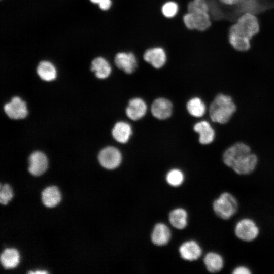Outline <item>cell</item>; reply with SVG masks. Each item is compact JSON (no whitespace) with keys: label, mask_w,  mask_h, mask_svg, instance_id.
<instances>
[{"label":"cell","mask_w":274,"mask_h":274,"mask_svg":"<svg viewBox=\"0 0 274 274\" xmlns=\"http://www.w3.org/2000/svg\"><path fill=\"white\" fill-rule=\"evenodd\" d=\"M224 164L236 175L248 176L256 169L258 157L247 144L238 141L227 147L222 154Z\"/></svg>","instance_id":"cell-1"},{"label":"cell","mask_w":274,"mask_h":274,"mask_svg":"<svg viewBox=\"0 0 274 274\" xmlns=\"http://www.w3.org/2000/svg\"><path fill=\"white\" fill-rule=\"evenodd\" d=\"M260 29L257 16L251 13L240 15L229 30L228 39L232 47L239 51H246L251 47V41Z\"/></svg>","instance_id":"cell-2"},{"label":"cell","mask_w":274,"mask_h":274,"mask_svg":"<svg viewBox=\"0 0 274 274\" xmlns=\"http://www.w3.org/2000/svg\"><path fill=\"white\" fill-rule=\"evenodd\" d=\"M182 21L189 30L204 31L212 23L207 0H190L187 4V12L182 16Z\"/></svg>","instance_id":"cell-3"},{"label":"cell","mask_w":274,"mask_h":274,"mask_svg":"<svg viewBox=\"0 0 274 274\" xmlns=\"http://www.w3.org/2000/svg\"><path fill=\"white\" fill-rule=\"evenodd\" d=\"M237 110L232 97L222 93L217 94L208 107V115L211 123L225 124L228 123Z\"/></svg>","instance_id":"cell-4"},{"label":"cell","mask_w":274,"mask_h":274,"mask_svg":"<svg viewBox=\"0 0 274 274\" xmlns=\"http://www.w3.org/2000/svg\"><path fill=\"white\" fill-rule=\"evenodd\" d=\"M212 208L217 217L228 221L237 213L239 202L232 193L224 191L213 201Z\"/></svg>","instance_id":"cell-5"},{"label":"cell","mask_w":274,"mask_h":274,"mask_svg":"<svg viewBox=\"0 0 274 274\" xmlns=\"http://www.w3.org/2000/svg\"><path fill=\"white\" fill-rule=\"evenodd\" d=\"M233 231L235 237L245 243L255 241L260 233V229L257 222L248 217H243L237 220Z\"/></svg>","instance_id":"cell-6"},{"label":"cell","mask_w":274,"mask_h":274,"mask_svg":"<svg viewBox=\"0 0 274 274\" xmlns=\"http://www.w3.org/2000/svg\"><path fill=\"white\" fill-rule=\"evenodd\" d=\"M143 58L153 67L159 69L162 67L167 61L166 51L162 46H153L144 51Z\"/></svg>","instance_id":"cell-7"},{"label":"cell","mask_w":274,"mask_h":274,"mask_svg":"<svg viewBox=\"0 0 274 274\" xmlns=\"http://www.w3.org/2000/svg\"><path fill=\"white\" fill-rule=\"evenodd\" d=\"M114 62L118 68L127 74L133 73L138 66L136 55L130 51H121L116 53Z\"/></svg>","instance_id":"cell-8"},{"label":"cell","mask_w":274,"mask_h":274,"mask_svg":"<svg viewBox=\"0 0 274 274\" xmlns=\"http://www.w3.org/2000/svg\"><path fill=\"white\" fill-rule=\"evenodd\" d=\"M98 158L100 164L104 168L109 169L118 167L122 159L120 152L114 147H107L102 149Z\"/></svg>","instance_id":"cell-9"},{"label":"cell","mask_w":274,"mask_h":274,"mask_svg":"<svg viewBox=\"0 0 274 274\" xmlns=\"http://www.w3.org/2000/svg\"><path fill=\"white\" fill-rule=\"evenodd\" d=\"M193 129L198 134V141L202 145L211 144L215 139V129L209 120L198 121L194 124Z\"/></svg>","instance_id":"cell-10"},{"label":"cell","mask_w":274,"mask_h":274,"mask_svg":"<svg viewBox=\"0 0 274 274\" xmlns=\"http://www.w3.org/2000/svg\"><path fill=\"white\" fill-rule=\"evenodd\" d=\"M4 110L7 115L13 119L24 118L28 113L25 102L18 96L13 97L11 102L6 104Z\"/></svg>","instance_id":"cell-11"},{"label":"cell","mask_w":274,"mask_h":274,"mask_svg":"<svg viewBox=\"0 0 274 274\" xmlns=\"http://www.w3.org/2000/svg\"><path fill=\"white\" fill-rule=\"evenodd\" d=\"M28 170L30 174L38 176L43 174L48 167V160L46 155L40 151L33 152L29 158Z\"/></svg>","instance_id":"cell-12"},{"label":"cell","mask_w":274,"mask_h":274,"mask_svg":"<svg viewBox=\"0 0 274 274\" xmlns=\"http://www.w3.org/2000/svg\"><path fill=\"white\" fill-rule=\"evenodd\" d=\"M151 112L155 118L163 120L169 117L172 112V104L164 98L155 99L151 106Z\"/></svg>","instance_id":"cell-13"},{"label":"cell","mask_w":274,"mask_h":274,"mask_svg":"<svg viewBox=\"0 0 274 274\" xmlns=\"http://www.w3.org/2000/svg\"><path fill=\"white\" fill-rule=\"evenodd\" d=\"M203 262L209 272L217 273L224 269L225 262L224 257L219 253L210 252L204 256Z\"/></svg>","instance_id":"cell-14"},{"label":"cell","mask_w":274,"mask_h":274,"mask_svg":"<svg viewBox=\"0 0 274 274\" xmlns=\"http://www.w3.org/2000/svg\"><path fill=\"white\" fill-rule=\"evenodd\" d=\"M147 111V105L144 101L139 98H134L129 100L126 109V113L129 118L138 120L142 118Z\"/></svg>","instance_id":"cell-15"},{"label":"cell","mask_w":274,"mask_h":274,"mask_svg":"<svg viewBox=\"0 0 274 274\" xmlns=\"http://www.w3.org/2000/svg\"><path fill=\"white\" fill-rule=\"evenodd\" d=\"M179 252L182 258L189 261L196 260L202 254L201 247L198 243L193 241L182 244L180 247Z\"/></svg>","instance_id":"cell-16"},{"label":"cell","mask_w":274,"mask_h":274,"mask_svg":"<svg viewBox=\"0 0 274 274\" xmlns=\"http://www.w3.org/2000/svg\"><path fill=\"white\" fill-rule=\"evenodd\" d=\"M170 238V232L167 226L159 223L155 225L151 235L152 242L157 246L166 244Z\"/></svg>","instance_id":"cell-17"},{"label":"cell","mask_w":274,"mask_h":274,"mask_svg":"<svg viewBox=\"0 0 274 274\" xmlns=\"http://www.w3.org/2000/svg\"><path fill=\"white\" fill-rule=\"evenodd\" d=\"M61 200V194L58 188L51 186L46 188L42 192L43 204L49 208L57 205Z\"/></svg>","instance_id":"cell-18"},{"label":"cell","mask_w":274,"mask_h":274,"mask_svg":"<svg viewBox=\"0 0 274 274\" xmlns=\"http://www.w3.org/2000/svg\"><path fill=\"white\" fill-rule=\"evenodd\" d=\"M90 69L95 72L96 76L99 79L107 78L111 73V67L109 63L101 57L95 58L92 60Z\"/></svg>","instance_id":"cell-19"},{"label":"cell","mask_w":274,"mask_h":274,"mask_svg":"<svg viewBox=\"0 0 274 274\" xmlns=\"http://www.w3.org/2000/svg\"><path fill=\"white\" fill-rule=\"evenodd\" d=\"M132 133L130 125L124 122H118L114 126L112 134L113 138L121 143H125Z\"/></svg>","instance_id":"cell-20"},{"label":"cell","mask_w":274,"mask_h":274,"mask_svg":"<svg viewBox=\"0 0 274 274\" xmlns=\"http://www.w3.org/2000/svg\"><path fill=\"white\" fill-rule=\"evenodd\" d=\"M187 109L191 115L196 118L203 117L208 110L206 102L200 98L195 97L190 99L187 104Z\"/></svg>","instance_id":"cell-21"},{"label":"cell","mask_w":274,"mask_h":274,"mask_svg":"<svg viewBox=\"0 0 274 274\" xmlns=\"http://www.w3.org/2000/svg\"><path fill=\"white\" fill-rule=\"evenodd\" d=\"M19 254L15 249L10 248L5 250L1 255V262L6 269L13 268L17 266L19 262Z\"/></svg>","instance_id":"cell-22"},{"label":"cell","mask_w":274,"mask_h":274,"mask_svg":"<svg viewBox=\"0 0 274 274\" xmlns=\"http://www.w3.org/2000/svg\"><path fill=\"white\" fill-rule=\"evenodd\" d=\"M37 73L42 79L46 81H52L56 77L55 67L51 62L47 61H42L39 63Z\"/></svg>","instance_id":"cell-23"},{"label":"cell","mask_w":274,"mask_h":274,"mask_svg":"<svg viewBox=\"0 0 274 274\" xmlns=\"http://www.w3.org/2000/svg\"><path fill=\"white\" fill-rule=\"evenodd\" d=\"M187 217V213L184 209H177L170 212L169 220L174 227L182 229L186 226Z\"/></svg>","instance_id":"cell-24"},{"label":"cell","mask_w":274,"mask_h":274,"mask_svg":"<svg viewBox=\"0 0 274 274\" xmlns=\"http://www.w3.org/2000/svg\"><path fill=\"white\" fill-rule=\"evenodd\" d=\"M180 6L174 0L165 1L161 5L160 11L162 15L166 19L174 18L179 13Z\"/></svg>","instance_id":"cell-25"},{"label":"cell","mask_w":274,"mask_h":274,"mask_svg":"<svg viewBox=\"0 0 274 274\" xmlns=\"http://www.w3.org/2000/svg\"><path fill=\"white\" fill-rule=\"evenodd\" d=\"M184 180L183 173L179 169H174L170 170L166 175V181L173 186L180 185Z\"/></svg>","instance_id":"cell-26"},{"label":"cell","mask_w":274,"mask_h":274,"mask_svg":"<svg viewBox=\"0 0 274 274\" xmlns=\"http://www.w3.org/2000/svg\"><path fill=\"white\" fill-rule=\"evenodd\" d=\"M13 197L12 190L8 184L1 185L0 189V202L5 205L12 199Z\"/></svg>","instance_id":"cell-27"},{"label":"cell","mask_w":274,"mask_h":274,"mask_svg":"<svg viewBox=\"0 0 274 274\" xmlns=\"http://www.w3.org/2000/svg\"><path fill=\"white\" fill-rule=\"evenodd\" d=\"M231 272L232 274H251L252 271L248 266L239 265L235 266Z\"/></svg>","instance_id":"cell-28"},{"label":"cell","mask_w":274,"mask_h":274,"mask_svg":"<svg viewBox=\"0 0 274 274\" xmlns=\"http://www.w3.org/2000/svg\"><path fill=\"white\" fill-rule=\"evenodd\" d=\"M112 4L111 0H101L98 5L100 9L104 11H107L110 9Z\"/></svg>","instance_id":"cell-29"},{"label":"cell","mask_w":274,"mask_h":274,"mask_svg":"<svg viewBox=\"0 0 274 274\" xmlns=\"http://www.w3.org/2000/svg\"><path fill=\"white\" fill-rule=\"evenodd\" d=\"M220 2L223 4L232 6L235 5L238 3L239 0H219Z\"/></svg>","instance_id":"cell-30"},{"label":"cell","mask_w":274,"mask_h":274,"mask_svg":"<svg viewBox=\"0 0 274 274\" xmlns=\"http://www.w3.org/2000/svg\"><path fill=\"white\" fill-rule=\"evenodd\" d=\"M29 273H47V272L45 271L44 270H38L36 271H29L28 272Z\"/></svg>","instance_id":"cell-31"},{"label":"cell","mask_w":274,"mask_h":274,"mask_svg":"<svg viewBox=\"0 0 274 274\" xmlns=\"http://www.w3.org/2000/svg\"><path fill=\"white\" fill-rule=\"evenodd\" d=\"M92 3L94 4H99L101 0H90Z\"/></svg>","instance_id":"cell-32"}]
</instances>
